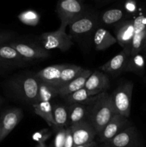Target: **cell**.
Instances as JSON below:
<instances>
[{
	"label": "cell",
	"mask_w": 146,
	"mask_h": 147,
	"mask_svg": "<svg viewBox=\"0 0 146 147\" xmlns=\"http://www.w3.org/2000/svg\"><path fill=\"white\" fill-rule=\"evenodd\" d=\"M92 72L89 69H85L80 76H77L71 81L68 82L64 86H61L58 89V96L64 98L80 89L84 88L85 83L89 76L92 74Z\"/></svg>",
	"instance_id": "obj_18"
},
{
	"label": "cell",
	"mask_w": 146,
	"mask_h": 147,
	"mask_svg": "<svg viewBox=\"0 0 146 147\" xmlns=\"http://www.w3.org/2000/svg\"><path fill=\"white\" fill-rule=\"evenodd\" d=\"M97 143H96L95 142H92L90 144H84V145H80V146H77L75 147H97Z\"/></svg>",
	"instance_id": "obj_35"
},
{
	"label": "cell",
	"mask_w": 146,
	"mask_h": 147,
	"mask_svg": "<svg viewBox=\"0 0 146 147\" xmlns=\"http://www.w3.org/2000/svg\"><path fill=\"white\" fill-rule=\"evenodd\" d=\"M23 116L19 108L7 109L0 114V143L17 127Z\"/></svg>",
	"instance_id": "obj_7"
},
{
	"label": "cell",
	"mask_w": 146,
	"mask_h": 147,
	"mask_svg": "<svg viewBox=\"0 0 146 147\" xmlns=\"http://www.w3.org/2000/svg\"><path fill=\"white\" fill-rule=\"evenodd\" d=\"M99 25V16L94 13L85 11L82 16L76 20L70 27V34L72 37L87 35L97 30Z\"/></svg>",
	"instance_id": "obj_6"
},
{
	"label": "cell",
	"mask_w": 146,
	"mask_h": 147,
	"mask_svg": "<svg viewBox=\"0 0 146 147\" xmlns=\"http://www.w3.org/2000/svg\"><path fill=\"white\" fill-rule=\"evenodd\" d=\"M0 60L11 67H24L29 63L9 45H0Z\"/></svg>",
	"instance_id": "obj_16"
},
{
	"label": "cell",
	"mask_w": 146,
	"mask_h": 147,
	"mask_svg": "<svg viewBox=\"0 0 146 147\" xmlns=\"http://www.w3.org/2000/svg\"><path fill=\"white\" fill-rule=\"evenodd\" d=\"M51 131L49 129H44L34 133L32 136V139L38 143L37 147H46V141L51 136Z\"/></svg>",
	"instance_id": "obj_29"
},
{
	"label": "cell",
	"mask_w": 146,
	"mask_h": 147,
	"mask_svg": "<svg viewBox=\"0 0 146 147\" xmlns=\"http://www.w3.org/2000/svg\"><path fill=\"white\" fill-rule=\"evenodd\" d=\"M39 85L40 80L34 74L25 75L9 80L7 87L16 98L33 105L37 102Z\"/></svg>",
	"instance_id": "obj_1"
},
{
	"label": "cell",
	"mask_w": 146,
	"mask_h": 147,
	"mask_svg": "<svg viewBox=\"0 0 146 147\" xmlns=\"http://www.w3.org/2000/svg\"><path fill=\"white\" fill-rule=\"evenodd\" d=\"M34 113L40 116L50 127H56L51 102H37L32 105Z\"/></svg>",
	"instance_id": "obj_23"
},
{
	"label": "cell",
	"mask_w": 146,
	"mask_h": 147,
	"mask_svg": "<svg viewBox=\"0 0 146 147\" xmlns=\"http://www.w3.org/2000/svg\"><path fill=\"white\" fill-rule=\"evenodd\" d=\"M84 88L90 90L106 92L110 88V80L105 73L95 70L89 76Z\"/></svg>",
	"instance_id": "obj_19"
},
{
	"label": "cell",
	"mask_w": 146,
	"mask_h": 147,
	"mask_svg": "<svg viewBox=\"0 0 146 147\" xmlns=\"http://www.w3.org/2000/svg\"><path fill=\"white\" fill-rule=\"evenodd\" d=\"M72 134L74 147L90 144L94 142L97 134L90 122L82 121L70 126Z\"/></svg>",
	"instance_id": "obj_9"
},
{
	"label": "cell",
	"mask_w": 146,
	"mask_h": 147,
	"mask_svg": "<svg viewBox=\"0 0 146 147\" xmlns=\"http://www.w3.org/2000/svg\"><path fill=\"white\" fill-rule=\"evenodd\" d=\"M67 108L69 115V126L88 119V106L80 103H72L69 104Z\"/></svg>",
	"instance_id": "obj_21"
},
{
	"label": "cell",
	"mask_w": 146,
	"mask_h": 147,
	"mask_svg": "<svg viewBox=\"0 0 146 147\" xmlns=\"http://www.w3.org/2000/svg\"><path fill=\"white\" fill-rule=\"evenodd\" d=\"M48 147H54V146H53V145H50V146H48Z\"/></svg>",
	"instance_id": "obj_39"
},
{
	"label": "cell",
	"mask_w": 146,
	"mask_h": 147,
	"mask_svg": "<svg viewBox=\"0 0 146 147\" xmlns=\"http://www.w3.org/2000/svg\"><path fill=\"white\" fill-rule=\"evenodd\" d=\"M128 57V55L126 54L124 51H122L100 66V69L102 71L109 73L114 77L118 76L125 72Z\"/></svg>",
	"instance_id": "obj_14"
},
{
	"label": "cell",
	"mask_w": 146,
	"mask_h": 147,
	"mask_svg": "<svg viewBox=\"0 0 146 147\" xmlns=\"http://www.w3.org/2000/svg\"><path fill=\"white\" fill-rule=\"evenodd\" d=\"M64 65L65 64L53 65L47 66L36 73L34 76L40 81L49 83L57 88L62 70L64 68Z\"/></svg>",
	"instance_id": "obj_17"
},
{
	"label": "cell",
	"mask_w": 146,
	"mask_h": 147,
	"mask_svg": "<svg viewBox=\"0 0 146 147\" xmlns=\"http://www.w3.org/2000/svg\"><path fill=\"white\" fill-rule=\"evenodd\" d=\"M145 67V58L141 53L129 56L125 72H131L137 75H143Z\"/></svg>",
	"instance_id": "obj_25"
},
{
	"label": "cell",
	"mask_w": 146,
	"mask_h": 147,
	"mask_svg": "<svg viewBox=\"0 0 146 147\" xmlns=\"http://www.w3.org/2000/svg\"><path fill=\"white\" fill-rule=\"evenodd\" d=\"M97 147H111V146L107 143H102V144L100 145V146H97Z\"/></svg>",
	"instance_id": "obj_36"
},
{
	"label": "cell",
	"mask_w": 146,
	"mask_h": 147,
	"mask_svg": "<svg viewBox=\"0 0 146 147\" xmlns=\"http://www.w3.org/2000/svg\"><path fill=\"white\" fill-rule=\"evenodd\" d=\"M111 147H139L140 138L134 126H130L106 142Z\"/></svg>",
	"instance_id": "obj_12"
},
{
	"label": "cell",
	"mask_w": 146,
	"mask_h": 147,
	"mask_svg": "<svg viewBox=\"0 0 146 147\" xmlns=\"http://www.w3.org/2000/svg\"><path fill=\"white\" fill-rule=\"evenodd\" d=\"M9 45L15 49L28 63L35 60H44L50 56L48 50H45L42 46L35 44L14 42Z\"/></svg>",
	"instance_id": "obj_10"
},
{
	"label": "cell",
	"mask_w": 146,
	"mask_h": 147,
	"mask_svg": "<svg viewBox=\"0 0 146 147\" xmlns=\"http://www.w3.org/2000/svg\"><path fill=\"white\" fill-rule=\"evenodd\" d=\"M97 1H109V0H97Z\"/></svg>",
	"instance_id": "obj_38"
},
{
	"label": "cell",
	"mask_w": 146,
	"mask_h": 147,
	"mask_svg": "<svg viewBox=\"0 0 146 147\" xmlns=\"http://www.w3.org/2000/svg\"><path fill=\"white\" fill-rule=\"evenodd\" d=\"M130 126H132V123L129 120V118L120 114H115L111 120L98 134L99 140L101 143H106Z\"/></svg>",
	"instance_id": "obj_8"
},
{
	"label": "cell",
	"mask_w": 146,
	"mask_h": 147,
	"mask_svg": "<svg viewBox=\"0 0 146 147\" xmlns=\"http://www.w3.org/2000/svg\"><path fill=\"white\" fill-rule=\"evenodd\" d=\"M134 35L130 56L140 53L145 49L146 41V18L139 16L134 20Z\"/></svg>",
	"instance_id": "obj_13"
},
{
	"label": "cell",
	"mask_w": 146,
	"mask_h": 147,
	"mask_svg": "<svg viewBox=\"0 0 146 147\" xmlns=\"http://www.w3.org/2000/svg\"><path fill=\"white\" fill-rule=\"evenodd\" d=\"M56 11L61 23L69 26L85 12L82 0H58Z\"/></svg>",
	"instance_id": "obj_5"
},
{
	"label": "cell",
	"mask_w": 146,
	"mask_h": 147,
	"mask_svg": "<svg viewBox=\"0 0 146 147\" xmlns=\"http://www.w3.org/2000/svg\"><path fill=\"white\" fill-rule=\"evenodd\" d=\"M19 21L28 26L34 27L40 23V14L34 10H27L20 13L18 16Z\"/></svg>",
	"instance_id": "obj_28"
},
{
	"label": "cell",
	"mask_w": 146,
	"mask_h": 147,
	"mask_svg": "<svg viewBox=\"0 0 146 147\" xmlns=\"http://www.w3.org/2000/svg\"><path fill=\"white\" fill-rule=\"evenodd\" d=\"M53 116L57 127L66 128L69 126V115L67 108L64 105L53 106Z\"/></svg>",
	"instance_id": "obj_27"
},
{
	"label": "cell",
	"mask_w": 146,
	"mask_h": 147,
	"mask_svg": "<svg viewBox=\"0 0 146 147\" xmlns=\"http://www.w3.org/2000/svg\"><path fill=\"white\" fill-rule=\"evenodd\" d=\"M57 96H58L57 88L40 80L37 102H51Z\"/></svg>",
	"instance_id": "obj_26"
},
{
	"label": "cell",
	"mask_w": 146,
	"mask_h": 147,
	"mask_svg": "<svg viewBox=\"0 0 146 147\" xmlns=\"http://www.w3.org/2000/svg\"><path fill=\"white\" fill-rule=\"evenodd\" d=\"M67 26L61 23L60 27L55 31L42 33L41 35L42 47L47 50L59 49L62 52L67 51L74 44L72 37L66 32Z\"/></svg>",
	"instance_id": "obj_4"
},
{
	"label": "cell",
	"mask_w": 146,
	"mask_h": 147,
	"mask_svg": "<svg viewBox=\"0 0 146 147\" xmlns=\"http://www.w3.org/2000/svg\"><path fill=\"white\" fill-rule=\"evenodd\" d=\"M53 129L55 130V136H54V147H63L65 140L66 135V128L64 127H54Z\"/></svg>",
	"instance_id": "obj_30"
},
{
	"label": "cell",
	"mask_w": 146,
	"mask_h": 147,
	"mask_svg": "<svg viewBox=\"0 0 146 147\" xmlns=\"http://www.w3.org/2000/svg\"><path fill=\"white\" fill-rule=\"evenodd\" d=\"M94 47L97 51H104L117 43L115 37L103 27H98L93 36Z\"/></svg>",
	"instance_id": "obj_20"
},
{
	"label": "cell",
	"mask_w": 146,
	"mask_h": 147,
	"mask_svg": "<svg viewBox=\"0 0 146 147\" xmlns=\"http://www.w3.org/2000/svg\"><path fill=\"white\" fill-rule=\"evenodd\" d=\"M145 48H146V41H145Z\"/></svg>",
	"instance_id": "obj_40"
},
{
	"label": "cell",
	"mask_w": 146,
	"mask_h": 147,
	"mask_svg": "<svg viewBox=\"0 0 146 147\" xmlns=\"http://www.w3.org/2000/svg\"><path fill=\"white\" fill-rule=\"evenodd\" d=\"M63 147H74L72 134V131L70 126L66 127L65 140H64V144Z\"/></svg>",
	"instance_id": "obj_31"
},
{
	"label": "cell",
	"mask_w": 146,
	"mask_h": 147,
	"mask_svg": "<svg viewBox=\"0 0 146 147\" xmlns=\"http://www.w3.org/2000/svg\"><path fill=\"white\" fill-rule=\"evenodd\" d=\"M2 103H3V99L1 98V96H0V107H1V106Z\"/></svg>",
	"instance_id": "obj_37"
},
{
	"label": "cell",
	"mask_w": 146,
	"mask_h": 147,
	"mask_svg": "<svg viewBox=\"0 0 146 147\" xmlns=\"http://www.w3.org/2000/svg\"><path fill=\"white\" fill-rule=\"evenodd\" d=\"M133 86L132 82H124L117 86L110 95L115 114H120L126 118L130 117Z\"/></svg>",
	"instance_id": "obj_3"
},
{
	"label": "cell",
	"mask_w": 146,
	"mask_h": 147,
	"mask_svg": "<svg viewBox=\"0 0 146 147\" xmlns=\"http://www.w3.org/2000/svg\"><path fill=\"white\" fill-rule=\"evenodd\" d=\"M11 34L9 32L0 33V45H4V42L8 41L11 38Z\"/></svg>",
	"instance_id": "obj_33"
},
{
	"label": "cell",
	"mask_w": 146,
	"mask_h": 147,
	"mask_svg": "<svg viewBox=\"0 0 146 147\" xmlns=\"http://www.w3.org/2000/svg\"><path fill=\"white\" fill-rule=\"evenodd\" d=\"M88 107L87 121L92 125L98 135L115 114L112 104L111 96L107 92H104L94 103Z\"/></svg>",
	"instance_id": "obj_2"
},
{
	"label": "cell",
	"mask_w": 146,
	"mask_h": 147,
	"mask_svg": "<svg viewBox=\"0 0 146 147\" xmlns=\"http://www.w3.org/2000/svg\"><path fill=\"white\" fill-rule=\"evenodd\" d=\"M104 92L90 90L85 88L80 89L69 96H66L64 98L68 104L72 103H80V104L90 106L96 101L101 94Z\"/></svg>",
	"instance_id": "obj_15"
},
{
	"label": "cell",
	"mask_w": 146,
	"mask_h": 147,
	"mask_svg": "<svg viewBox=\"0 0 146 147\" xmlns=\"http://www.w3.org/2000/svg\"><path fill=\"white\" fill-rule=\"evenodd\" d=\"M10 68H11V67L0 60V73H4V71H7V70H9Z\"/></svg>",
	"instance_id": "obj_34"
},
{
	"label": "cell",
	"mask_w": 146,
	"mask_h": 147,
	"mask_svg": "<svg viewBox=\"0 0 146 147\" xmlns=\"http://www.w3.org/2000/svg\"><path fill=\"white\" fill-rule=\"evenodd\" d=\"M125 13L119 8L110 9L99 16V24L104 26H116L121 22L124 21Z\"/></svg>",
	"instance_id": "obj_22"
},
{
	"label": "cell",
	"mask_w": 146,
	"mask_h": 147,
	"mask_svg": "<svg viewBox=\"0 0 146 147\" xmlns=\"http://www.w3.org/2000/svg\"><path fill=\"white\" fill-rule=\"evenodd\" d=\"M84 70H85V68L80 67V66L75 65L65 64L64 68L62 70L57 88L64 86V85H65L68 82L71 81L72 80L77 78Z\"/></svg>",
	"instance_id": "obj_24"
},
{
	"label": "cell",
	"mask_w": 146,
	"mask_h": 147,
	"mask_svg": "<svg viewBox=\"0 0 146 147\" xmlns=\"http://www.w3.org/2000/svg\"><path fill=\"white\" fill-rule=\"evenodd\" d=\"M125 9L128 13H133L136 10V6L133 1H127L125 5Z\"/></svg>",
	"instance_id": "obj_32"
},
{
	"label": "cell",
	"mask_w": 146,
	"mask_h": 147,
	"mask_svg": "<svg viewBox=\"0 0 146 147\" xmlns=\"http://www.w3.org/2000/svg\"><path fill=\"white\" fill-rule=\"evenodd\" d=\"M115 27L117 42L123 48V51L130 56L134 35V21L124 20L115 26Z\"/></svg>",
	"instance_id": "obj_11"
}]
</instances>
